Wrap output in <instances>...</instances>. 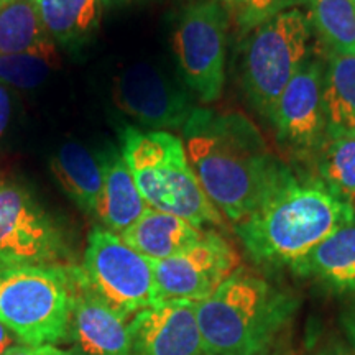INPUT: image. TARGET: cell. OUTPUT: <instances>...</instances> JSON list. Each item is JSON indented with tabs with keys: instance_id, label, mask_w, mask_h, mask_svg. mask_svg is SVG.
<instances>
[{
	"instance_id": "6da1fadb",
	"label": "cell",
	"mask_w": 355,
	"mask_h": 355,
	"mask_svg": "<svg viewBox=\"0 0 355 355\" xmlns=\"http://www.w3.org/2000/svg\"><path fill=\"white\" fill-rule=\"evenodd\" d=\"M183 135L204 193L234 225L259 209L290 171L241 115L194 109Z\"/></svg>"
},
{
	"instance_id": "7a4b0ae2",
	"label": "cell",
	"mask_w": 355,
	"mask_h": 355,
	"mask_svg": "<svg viewBox=\"0 0 355 355\" xmlns=\"http://www.w3.org/2000/svg\"><path fill=\"white\" fill-rule=\"evenodd\" d=\"M354 217L318 176H295L290 170L234 229L255 263L291 266Z\"/></svg>"
},
{
	"instance_id": "3957f363",
	"label": "cell",
	"mask_w": 355,
	"mask_h": 355,
	"mask_svg": "<svg viewBox=\"0 0 355 355\" xmlns=\"http://www.w3.org/2000/svg\"><path fill=\"white\" fill-rule=\"evenodd\" d=\"M295 300L239 268L211 298L196 304L204 355H248L277 339Z\"/></svg>"
},
{
	"instance_id": "277c9868",
	"label": "cell",
	"mask_w": 355,
	"mask_h": 355,
	"mask_svg": "<svg viewBox=\"0 0 355 355\" xmlns=\"http://www.w3.org/2000/svg\"><path fill=\"white\" fill-rule=\"evenodd\" d=\"M122 157L150 209L181 217L199 229L225 227L224 216L204 193L180 137L127 127L122 132Z\"/></svg>"
},
{
	"instance_id": "5b68a950",
	"label": "cell",
	"mask_w": 355,
	"mask_h": 355,
	"mask_svg": "<svg viewBox=\"0 0 355 355\" xmlns=\"http://www.w3.org/2000/svg\"><path fill=\"white\" fill-rule=\"evenodd\" d=\"M78 288V265H0V322L21 345L63 343Z\"/></svg>"
},
{
	"instance_id": "8992f818",
	"label": "cell",
	"mask_w": 355,
	"mask_h": 355,
	"mask_svg": "<svg viewBox=\"0 0 355 355\" xmlns=\"http://www.w3.org/2000/svg\"><path fill=\"white\" fill-rule=\"evenodd\" d=\"M247 35L242 58L243 91L257 112L270 121L283 89L308 61L311 24L300 8H288Z\"/></svg>"
},
{
	"instance_id": "52a82bcc",
	"label": "cell",
	"mask_w": 355,
	"mask_h": 355,
	"mask_svg": "<svg viewBox=\"0 0 355 355\" xmlns=\"http://www.w3.org/2000/svg\"><path fill=\"white\" fill-rule=\"evenodd\" d=\"M81 272L89 290L125 321L158 303L152 260L102 225L87 235Z\"/></svg>"
},
{
	"instance_id": "ba28073f",
	"label": "cell",
	"mask_w": 355,
	"mask_h": 355,
	"mask_svg": "<svg viewBox=\"0 0 355 355\" xmlns=\"http://www.w3.org/2000/svg\"><path fill=\"white\" fill-rule=\"evenodd\" d=\"M69 257L66 232L32 191L0 180V265H56Z\"/></svg>"
},
{
	"instance_id": "9c48e42d",
	"label": "cell",
	"mask_w": 355,
	"mask_h": 355,
	"mask_svg": "<svg viewBox=\"0 0 355 355\" xmlns=\"http://www.w3.org/2000/svg\"><path fill=\"white\" fill-rule=\"evenodd\" d=\"M227 28V13L219 2L199 0L184 8L173 33L181 74L207 104L219 99L224 89Z\"/></svg>"
},
{
	"instance_id": "30bf717a",
	"label": "cell",
	"mask_w": 355,
	"mask_h": 355,
	"mask_svg": "<svg viewBox=\"0 0 355 355\" xmlns=\"http://www.w3.org/2000/svg\"><path fill=\"white\" fill-rule=\"evenodd\" d=\"M235 248L214 230L165 260H152L158 303H193L211 298L239 270Z\"/></svg>"
},
{
	"instance_id": "8fae6325",
	"label": "cell",
	"mask_w": 355,
	"mask_h": 355,
	"mask_svg": "<svg viewBox=\"0 0 355 355\" xmlns=\"http://www.w3.org/2000/svg\"><path fill=\"white\" fill-rule=\"evenodd\" d=\"M117 107L153 132L184 128L194 112L189 96L148 63H137L115 79Z\"/></svg>"
},
{
	"instance_id": "7c38bea8",
	"label": "cell",
	"mask_w": 355,
	"mask_h": 355,
	"mask_svg": "<svg viewBox=\"0 0 355 355\" xmlns=\"http://www.w3.org/2000/svg\"><path fill=\"white\" fill-rule=\"evenodd\" d=\"M322 79V64L306 61L283 89L270 117L278 140L300 155H316L327 139Z\"/></svg>"
},
{
	"instance_id": "4fadbf2b",
	"label": "cell",
	"mask_w": 355,
	"mask_h": 355,
	"mask_svg": "<svg viewBox=\"0 0 355 355\" xmlns=\"http://www.w3.org/2000/svg\"><path fill=\"white\" fill-rule=\"evenodd\" d=\"M130 355H204L193 303H157L128 324Z\"/></svg>"
},
{
	"instance_id": "5bb4252c",
	"label": "cell",
	"mask_w": 355,
	"mask_h": 355,
	"mask_svg": "<svg viewBox=\"0 0 355 355\" xmlns=\"http://www.w3.org/2000/svg\"><path fill=\"white\" fill-rule=\"evenodd\" d=\"M79 355H130L128 324L89 290L79 266V288L71 313L69 336Z\"/></svg>"
},
{
	"instance_id": "9a60e30c",
	"label": "cell",
	"mask_w": 355,
	"mask_h": 355,
	"mask_svg": "<svg viewBox=\"0 0 355 355\" xmlns=\"http://www.w3.org/2000/svg\"><path fill=\"white\" fill-rule=\"evenodd\" d=\"M97 158L102 170V189L96 219L101 220L104 229L121 235L144 216L148 206L137 188L122 152L109 150Z\"/></svg>"
},
{
	"instance_id": "2e32d148",
	"label": "cell",
	"mask_w": 355,
	"mask_h": 355,
	"mask_svg": "<svg viewBox=\"0 0 355 355\" xmlns=\"http://www.w3.org/2000/svg\"><path fill=\"white\" fill-rule=\"evenodd\" d=\"M290 268L332 290L355 293V217L318 243Z\"/></svg>"
},
{
	"instance_id": "e0dca14e",
	"label": "cell",
	"mask_w": 355,
	"mask_h": 355,
	"mask_svg": "<svg viewBox=\"0 0 355 355\" xmlns=\"http://www.w3.org/2000/svg\"><path fill=\"white\" fill-rule=\"evenodd\" d=\"M206 230L166 212L146 209L119 237L148 260H165L196 243Z\"/></svg>"
},
{
	"instance_id": "ac0fdd59",
	"label": "cell",
	"mask_w": 355,
	"mask_h": 355,
	"mask_svg": "<svg viewBox=\"0 0 355 355\" xmlns=\"http://www.w3.org/2000/svg\"><path fill=\"white\" fill-rule=\"evenodd\" d=\"M51 171L71 201L84 214L96 217L102 189L99 158L76 141H68L53 157Z\"/></svg>"
},
{
	"instance_id": "d6986e66",
	"label": "cell",
	"mask_w": 355,
	"mask_h": 355,
	"mask_svg": "<svg viewBox=\"0 0 355 355\" xmlns=\"http://www.w3.org/2000/svg\"><path fill=\"white\" fill-rule=\"evenodd\" d=\"M38 10L48 37L56 46L78 50L99 30L101 0H38Z\"/></svg>"
},
{
	"instance_id": "ffe728a7",
	"label": "cell",
	"mask_w": 355,
	"mask_h": 355,
	"mask_svg": "<svg viewBox=\"0 0 355 355\" xmlns=\"http://www.w3.org/2000/svg\"><path fill=\"white\" fill-rule=\"evenodd\" d=\"M322 102L327 139L355 135V55L329 53Z\"/></svg>"
},
{
	"instance_id": "44dd1931",
	"label": "cell",
	"mask_w": 355,
	"mask_h": 355,
	"mask_svg": "<svg viewBox=\"0 0 355 355\" xmlns=\"http://www.w3.org/2000/svg\"><path fill=\"white\" fill-rule=\"evenodd\" d=\"M50 51H56V44L44 30L38 0H13L0 7V55Z\"/></svg>"
},
{
	"instance_id": "7402d4cb",
	"label": "cell",
	"mask_w": 355,
	"mask_h": 355,
	"mask_svg": "<svg viewBox=\"0 0 355 355\" xmlns=\"http://www.w3.org/2000/svg\"><path fill=\"white\" fill-rule=\"evenodd\" d=\"M316 153L318 178L355 214V135L326 139Z\"/></svg>"
},
{
	"instance_id": "603a6c76",
	"label": "cell",
	"mask_w": 355,
	"mask_h": 355,
	"mask_svg": "<svg viewBox=\"0 0 355 355\" xmlns=\"http://www.w3.org/2000/svg\"><path fill=\"white\" fill-rule=\"evenodd\" d=\"M309 24L334 55H355V0H309Z\"/></svg>"
},
{
	"instance_id": "cb8c5ba5",
	"label": "cell",
	"mask_w": 355,
	"mask_h": 355,
	"mask_svg": "<svg viewBox=\"0 0 355 355\" xmlns=\"http://www.w3.org/2000/svg\"><path fill=\"white\" fill-rule=\"evenodd\" d=\"M56 51L0 55V83L30 91L46 81L58 64Z\"/></svg>"
},
{
	"instance_id": "d4e9b609",
	"label": "cell",
	"mask_w": 355,
	"mask_h": 355,
	"mask_svg": "<svg viewBox=\"0 0 355 355\" xmlns=\"http://www.w3.org/2000/svg\"><path fill=\"white\" fill-rule=\"evenodd\" d=\"M217 2L227 13L229 24H232L241 35L250 33L263 21L290 8L288 0H217Z\"/></svg>"
},
{
	"instance_id": "484cf974",
	"label": "cell",
	"mask_w": 355,
	"mask_h": 355,
	"mask_svg": "<svg viewBox=\"0 0 355 355\" xmlns=\"http://www.w3.org/2000/svg\"><path fill=\"white\" fill-rule=\"evenodd\" d=\"M2 355H79L76 350H64L56 347V345H15V347L8 349Z\"/></svg>"
},
{
	"instance_id": "4316f807",
	"label": "cell",
	"mask_w": 355,
	"mask_h": 355,
	"mask_svg": "<svg viewBox=\"0 0 355 355\" xmlns=\"http://www.w3.org/2000/svg\"><path fill=\"white\" fill-rule=\"evenodd\" d=\"M12 119V94L6 84L0 83V139L8 128Z\"/></svg>"
},
{
	"instance_id": "83f0119b",
	"label": "cell",
	"mask_w": 355,
	"mask_h": 355,
	"mask_svg": "<svg viewBox=\"0 0 355 355\" xmlns=\"http://www.w3.org/2000/svg\"><path fill=\"white\" fill-rule=\"evenodd\" d=\"M308 355H355V352L352 349H349L347 345L332 340V343L319 345V347L314 349L313 352H309Z\"/></svg>"
},
{
	"instance_id": "f1b7e54d",
	"label": "cell",
	"mask_w": 355,
	"mask_h": 355,
	"mask_svg": "<svg viewBox=\"0 0 355 355\" xmlns=\"http://www.w3.org/2000/svg\"><path fill=\"white\" fill-rule=\"evenodd\" d=\"M15 345H20L19 340H17V337L13 336L2 322H0V355L7 352L8 349L15 347Z\"/></svg>"
},
{
	"instance_id": "f546056e",
	"label": "cell",
	"mask_w": 355,
	"mask_h": 355,
	"mask_svg": "<svg viewBox=\"0 0 355 355\" xmlns=\"http://www.w3.org/2000/svg\"><path fill=\"white\" fill-rule=\"evenodd\" d=\"M277 340V339H275ZM275 340H272V343L261 345V347L252 350L250 354L248 355H283L282 352H279V349L277 347V344H275Z\"/></svg>"
},
{
	"instance_id": "4dcf8cb0",
	"label": "cell",
	"mask_w": 355,
	"mask_h": 355,
	"mask_svg": "<svg viewBox=\"0 0 355 355\" xmlns=\"http://www.w3.org/2000/svg\"><path fill=\"white\" fill-rule=\"evenodd\" d=\"M101 2H102V7H105V8H114V7L128 6V3L140 2V0H101Z\"/></svg>"
},
{
	"instance_id": "1f68e13d",
	"label": "cell",
	"mask_w": 355,
	"mask_h": 355,
	"mask_svg": "<svg viewBox=\"0 0 355 355\" xmlns=\"http://www.w3.org/2000/svg\"><path fill=\"white\" fill-rule=\"evenodd\" d=\"M309 0H288V3H290V7H296V6H301V3H308Z\"/></svg>"
},
{
	"instance_id": "d6a6232c",
	"label": "cell",
	"mask_w": 355,
	"mask_h": 355,
	"mask_svg": "<svg viewBox=\"0 0 355 355\" xmlns=\"http://www.w3.org/2000/svg\"><path fill=\"white\" fill-rule=\"evenodd\" d=\"M10 2H13V0H0V7L7 6V3H10Z\"/></svg>"
}]
</instances>
